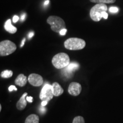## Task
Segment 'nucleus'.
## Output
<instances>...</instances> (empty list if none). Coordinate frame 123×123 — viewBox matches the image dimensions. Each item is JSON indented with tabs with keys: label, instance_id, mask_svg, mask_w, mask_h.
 Here are the masks:
<instances>
[{
	"label": "nucleus",
	"instance_id": "8",
	"mask_svg": "<svg viewBox=\"0 0 123 123\" xmlns=\"http://www.w3.org/2000/svg\"><path fill=\"white\" fill-rule=\"evenodd\" d=\"M81 91V86L80 84L77 82H72L69 85L68 92L73 96H78Z\"/></svg>",
	"mask_w": 123,
	"mask_h": 123
},
{
	"label": "nucleus",
	"instance_id": "21",
	"mask_svg": "<svg viewBox=\"0 0 123 123\" xmlns=\"http://www.w3.org/2000/svg\"><path fill=\"white\" fill-rule=\"evenodd\" d=\"M18 20H19V17H18V16H17V15H14V16L13 17V22L16 23L18 21Z\"/></svg>",
	"mask_w": 123,
	"mask_h": 123
},
{
	"label": "nucleus",
	"instance_id": "27",
	"mask_svg": "<svg viewBox=\"0 0 123 123\" xmlns=\"http://www.w3.org/2000/svg\"><path fill=\"white\" fill-rule=\"evenodd\" d=\"M25 41H26L25 38H24V39H23V41H22V43H21V47H23V46L24 45V43L25 42Z\"/></svg>",
	"mask_w": 123,
	"mask_h": 123
},
{
	"label": "nucleus",
	"instance_id": "20",
	"mask_svg": "<svg viewBox=\"0 0 123 123\" xmlns=\"http://www.w3.org/2000/svg\"><path fill=\"white\" fill-rule=\"evenodd\" d=\"M66 33H67V29H63V30H62L61 31L59 32V34L61 35H64L66 34Z\"/></svg>",
	"mask_w": 123,
	"mask_h": 123
},
{
	"label": "nucleus",
	"instance_id": "17",
	"mask_svg": "<svg viewBox=\"0 0 123 123\" xmlns=\"http://www.w3.org/2000/svg\"><path fill=\"white\" fill-rule=\"evenodd\" d=\"M79 67V65L78 64L75 63H73L70 64L69 65L67 66V70L68 71H73L75 70V68H78Z\"/></svg>",
	"mask_w": 123,
	"mask_h": 123
},
{
	"label": "nucleus",
	"instance_id": "10",
	"mask_svg": "<svg viewBox=\"0 0 123 123\" xmlns=\"http://www.w3.org/2000/svg\"><path fill=\"white\" fill-rule=\"evenodd\" d=\"M27 80H28V78L25 76L24 74H21L17 77L15 80V83L16 85L19 86L20 87H24L26 84Z\"/></svg>",
	"mask_w": 123,
	"mask_h": 123
},
{
	"label": "nucleus",
	"instance_id": "12",
	"mask_svg": "<svg viewBox=\"0 0 123 123\" xmlns=\"http://www.w3.org/2000/svg\"><path fill=\"white\" fill-rule=\"evenodd\" d=\"M5 29L7 31V32H9V33L11 34H14L17 32V29L16 28V27L14 26L12 24L11 20L10 19L7 20L6 22H5Z\"/></svg>",
	"mask_w": 123,
	"mask_h": 123
},
{
	"label": "nucleus",
	"instance_id": "19",
	"mask_svg": "<svg viewBox=\"0 0 123 123\" xmlns=\"http://www.w3.org/2000/svg\"><path fill=\"white\" fill-rule=\"evenodd\" d=\"M13 90L17 91V88L14 86H10V87H9V91L10 92H12V91H13Z\"/></svg>",
	"mask_w": 123,
	"mask_h": 123
},
{
	"label": "nucleus",
	"instance_id": "18",
	"mask_svg": "<svg viewBox=\"0 0 123 123\" xmlns=\"http://www.w3.org/2000/svg\"><path fill=\"white\" fill-rule=\"evenodd\" d=\"M109 10H110V12H111L112 13H116L119 12V9H118L117 7L112 6L110 7V9H109Z\"/></svg>",
	"mask_w": 123,
	"mask_h": 123
},
{
	"label": "nucleus",
	"instance_id": "2",
	"mask_svg": "<svg viewBox=\"0 0 123 123\" xmlns=\"http://www.w3.org/2000/svg\"><path fill=\"white\" fill-rule=\"evenodd\" d=\"M64 47L70 50H79L84 49L86 42L83 39L78 38H68L64 42Z\"/></svg>",
	"mask_w": 123,
	"mask_h": 123
},
{
	"label": "nucleus",
	"instance_id": "11",
	"mask_svg": "<svg viewBox=\"0 0 123 123\" xmlns=\"http://www.w3.org/2000/svg\"><path fill=\"white\" fill-rule=\"evenodd\" d=\"M54 96H59L63 93L64 90L60 84L57 82H54L52 85Z\"/></svg>",
	"mask_w": 123,
	"mask_h": 123
},
{
	"label": "nucleus",
	"instance_id": "29",
	"mask_svg": "<svg viewBox=\"0 0 123 123\" xmlns=\"http://www.w3.org/2000/svg\"><path fill=\"white\" fill-rule=\"evenodd\" d=\"M1 110H2V105H0V111H1Z\"/></svg>",
	"mask_w": 123,
	"mask_h": 123
},
{
	"label": "nucleus",
	"instance_id": "3",
	"mask_svg": "<svg viewBox=\"0 0 123 123\" xmlns=\"http://www.w3.org/2000/svg\"><path fill=\"white\" fill-rule=\"evenodd\" d=\"M47 24L51 25L53 31L59 33L63 29H66V24L63 19L58 16H50L47 19Z\"/></svg>",
	"mask_w": 123,
	"mask_h": 123
},
{
	"label": "nucleus",
	"instance_id": "25",
	"mask_svg": "<svg viewBox=\"0 0 123 123\" xmlns=\"http://www.w3.org/2000/svg\"><path fill=\"white\" fill-rule=\"evenodd\" d=\"M47 103L48 102L46 101H42V103H41V105H42V106H43V107H44V106H46V105H47Z\"/></svg>",
	"mask_w": 123,
	"mask_h": 123
},
{
	"label": "nucleus",
	"instance_id": "5",
	"mask_svg": "<svg viewBox=\"0 0 123 123\" xmlns=\"http://www.w3.org/2000/svg\"><path fill=\"white\" fill-rule=\"evenodd\" d=\"M17 46L14 43L9 40H5L0 42V55L7 56L16 50Z\"/></svg>",
	"mask_w": 123,
	"mask_h": 123
},
{
	"label": "nucleus",
	"instance_id": "26",
	"mask_svg": "<svg viewBox=\"0 0 123 123\" xmlns=\"http://www.w3.org/2000/svg\"><path fill=\"white\" fill-rule=\"evenodd\" d=\"M34 32H30V33L29 34V38H31L34 35Z\"/></svg>",
	"mask_w": 123,
	"mask_h": 123
},
{
	"label": "nucleus",
	"instance_id": "1",
	"mask_svg": "<svg viewBox=\"0 0 123 123\" xmlns=\"http://www.w3.org/2000/svg\"><path fill=\"white\" fill-rule=\"evenodd\" d=\"M70 57L67 54L64 53L57 54L52 59V63L57 69H62L67 67L70 64Z\"/></svg>",
	"mask_w": 123,
	"mask_h": 123
},
{
	"label": "nucleus",
	"instance_id": "6",
	"mask_svg": "<svg viewBox=\"0 0 123 123\" xmlns=\"http://www.w3.org/2000/svg\"><path fill=\"white\" fill-rule=\"evenodd\" d=\"M54 94L52 85L46 84L41 90L39 95V98L41 100L46 101L49 102L53 98Z\"/></svg>",
	"mask_w": 123,
	"mask_h": 123
},
{
	"label": "nucleus",
	"instance_id": "4",
	"mask_svg": "<svg viewBox=\"0 0 123 123\" xmlns=\"http://www.w3.org/2000/svg\"><path fill=\"white\" fill-rule=\"evenodd\" d=\"M107 6L105 4H98L92 7L90 10V17L95 22L100 21L103 18L102 14L104 12H107Z\"/></svg>",
	"mask_w": 123,
	"mask_h": 123
},
{
	"label": "nucleus",
	"instance_id": "22",
	"mask_svg": "<svg viewBox=\"0 0 123 123\" xmlns=\"http://www.w3.org/2000/svg\"><path fill=\"white\" fill-rule=\"evenodd\" d=\"M102 16L103 18H104V19H107L108 17V14L107 12H104L102 14Z\"/></svg>",
	"mask_w": 123,
	"mask_h": 123
},
{
	"label": "nucleus",
	"instance_id": "16",
	"mask_svg": "<svg viewBox=\"0 0 123 123\" xmlns=\"http://www.w3.org/2000/svg\"><path fill=\"white\" fill-rule=\"evenodd\" d=\"M73 123H85V121L82 116H78L74 119Z\"/></svg>",
	"mask_w": 123,
	"mask_h": 123
},
{
	"label": "nucleus",
	"instance_id": "14",
	"mask_svg": "<svg viewBox=\"0 0 123 123\" xmlns=\"http://www.w3.org/2000/svg\"><path fill=\"white\" fill-rule=\"evenodd\" d=\"M13 73L11 70H4L1 73V77L4 78H9L13 76Z\"/></svg>",
	"mask_w": 123,
	"mask_h": 123
},
{
	"label": "nucleus",
	"instance_id": "23",
	"mask_svg": "<svg viewBox=\"0 0 123 123\" xmlns=\"http://www.w3.org/2000/svg\"><path fill=\"white\" fill-rule=\"evenodd\" d=\"M26 100H27V101H29V102L32 103V102H33V97L27 96L26 97Z\"/></svg>",
	"mask_w": 123,
	"mask_h": 123
},
{
	"label": "nucleus",
	"instance_id": "28",
	"mask_svg": "<svg viewBox=\"0 0 123 123\" xmlns=\"http://www.w3.org/2000/svg\"><path fill=\"white\" fill-rule=\"evenodd\" d=\"M49 4V0H47V1H46L45 2H44V5H47Z\"/></svg>",
	"mask_w": 123,
	"mask_h": 123
},
{
	"label": "nucleus",
	"instance_id": "24",
	"mask_svg": "<svg viewBox=\"0 0 123 123\" xmlns=\"http://www.w3.org/2000/svg\"><path fill=\"white\" fill-rule=\"evenodd\" d=\"M25 17H26V14L25 13H24L23 14L21 15V19L22 21H24L25 19Z\"/></svg>",
	"mask_w": 123,
	"mask_h": 123
},
{
	"label": "nucleus",
	"instance_id": "9",
	"mask_svg": "<svg viewBox=\"0 0 123 123\" xmlns=\"http://www.w3.org/2000/svg\"><path fill=\"white\" fill-rule=\"evenodd\" d=\"M27 95V92H25L24 94L22 95V96L21 97L17 103V108L18 110H23L25 108V107H26L27 105V100L26 98H25Z\"/></svg>",
	"mask_w": 123,
	"mask_h": 123
},
{
	"label": "nucleus",
	"instance_id": "13",
	"mask_svg": "<svg viewBox=\"0 0 123 123\" xmlns=\"http://www.w3.org/2000/svg\"><path fill=\"white\" fill-rule=\"evenodd\" d=\"M39 116L35 114H31L26 118L25 123H39Z\"/></svg>",
	"mask_w": 123,
	"mask_h": 123
},
{
	"label": "nucleus",
	"instance_id": "7",
	"mask_svg": "<svg viewBox=\"0 0 123 123\" xmlns=\"http://www.w3.org/2000/svg\"><path fill=\"white\" fill-rule=\"evenodd\" d=\"M28 81L31 85L39 87L43 83V79L41 75L37 74H31L28 77Z\"/></svg>",
	"mask_w": 123,
	"mask_h": 123
},
{
	"label": "nucleus",
	"instance_id": "15",
	"mask_svg": "<svg viewBox=\"0 0 123 123\" xmlns=\"http://www.w3.org/2000/svg\"><path fill=\"white\" fill-rule=\"evenodd\" d=\"M91 2L98 3V4H112L114 3L116 0H90Z\"/></svg>",
	"mask_w": 123,
	"mask_h": 123
}]
</instances>
